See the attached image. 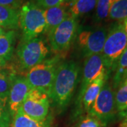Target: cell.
Here are the masks:
<instances>
[{
    "mask_svg": "<svg viewBox=\"0 0 127 127\" xmlns=\"http://www.w3.org/2000/svg\"><path fill=\"white\" fill-rule=\"evenodd\" d=\"M79 64L74 61L61 62L48 96L57 109L64 110L69 104L78 82Z\"/></svg>",
    "mask_w": 127,
    "mask_h": 127,
    "instance_id": "cell-1",
    "label": "cell"
},
{
    "mask_svg": "<svg viewBox=\"0 0 127 127\" xmlns=\"http://www.w3.org/2000/svg\"><path fill=\"white\" fill-rule=\"evenodd\" d=\"M127 47V36L122 21H117L109 28L102 51L104 65L111 73Z\"/></svg>",
    "mask_w": 127,
    "mask_h": 127,
    "instance_id": "cell-2",
    "label": "cell"
},
{
    "mask_svg": "<svg viewBox=\"0 0 127 127\" xmlns=\"http://www.w3.org/2000/svg\"><path fill=\"white\" fill-rule=\"evenodd\" d=\"M19 27L22 31L21 40H31L44 32L45 20L44 9L37 6L32 1L22 5L19 11Z\"/></svg>",
    "mask_w": 127,
    "mask_h": 127,
    "instance_id": "cell-3",
    "label": "cell"
},
{
    "mask_svg": "<svg viewBox=\"0 0 127 127\" xmlns=\"http://www.w3.org/2000/svg\"><path fill=\"white\" fill-rule=\"evenodd\" d=\"M60 63L61 57L57 55L45 59L28 70L26 78L32 88L41 90L48 94Z\"/></svg>",
    "mask_w": 127,
    "mask_h": 127,
    "instance_id": "cell-4",
    "label": "cell"
},
{
    "mask_svg": "<svg viewBox=\"0 0 127 127\" xmlns=\"http://www.w3.org/2000/svg\"><path fill=\"white\" fill-rule=\"evenodd\" d=\"M48 52L47 47L40 37L21 40L16 51L19 66L23 70H29L44 61Z\"/></svg>",
    "mask_w": 127,
    "mask_h": 127,
    "instance_id": "cell-5",
    "label": "cell"
},
{
    "mask_svg": "<svg viewBox=\"0 0 127 127\" xmlns=\"http://www.w3.org/2000/svg\"><path fill=\"white\" fill-rule=\"evenodd\" d=\"M78 31V18L69 15L48 36L52 50L59 53L68 50L76 38Z\"/></svg>",
    "mask_w": 127,
    "mask_h": 127,
    "instance_id": "cell-6",
    "label": "cell"
},
{
    "mask_svg": "<svg viewBox=\"0 0 127 127\" xmlns=\"http://www.w3.org/2000/svg\"><path fill=\"white\" fill-rule=\"evenodd\" d=\"M117 112L114 90L107 80L88 113L98 119L106 126L114 118Z\"/></svg>",
    "mask_w": 127,
    "mask_h": 127,
    "instance_id": "cell-7",
    "label": "cell"
},
{
    "mask_svg": "<svg viewBox=\"0 0 127 127\" xmlns=\"http://www.w3.org/2000/svg\"><path fill=\"white\" fill-rule=\"evenodd\" d=\"M107 74H110V73L105 67L102 53L91 55L86 57L83 68L81 87L76 101V107L78 112H80L82 97L88 85L98 78Z\"/></svg>",
    "mask_w": 127,
    "mask_h": 127,
    "instance_id": "cell-8",
    "label": "cell"
},
{
    "mask_svg": "<svg viewBox=\"0 0 127 127\" xmlns=\"http://www.w3.org/2000/svg\"><path fill=\"white\" fill-rule=\"evenodd\" d=\"M108 29L105 27L83 29L78 32L77 42L84 57L102 53Z\"/></svg>",
    "mask_w": 127,
    "mask_h": 127,
    "instance_id": "cell-9",
    "label": "cell"
},
{
    "mask_svg": "<svg viewBox=\"0 0 127 127\" xmlns=\"http://www.w3.org/2000/svg\"><path fill=\"white\" fill-rule=\"evenodd\" d=\"M50 106V98L47 93L32 88L21 108L31 118L41 121L47 117Z\"/></svg>",
    "mask_w": 127,
    "mask_h": 127,
    "instance_id": "cell-10",
    "label": "cell"
},
{
    "mask_svg": "<svg viewBox=\"0 0 127 127\" xmlns=\"http://www.w3.org/2000/svg\"><path fill=\"white\" fill-rule=\"evenodd\" d=\"M31 90V86L26 77L14 74L12 78L8 97L9 111L12 118L18 109L21 107Z\"/></svg>",
    "mask_w": 127,
    "mask_h": 127,
    "instance_id": "cell-11",
    "label": "cell"
},
{
    "mask_svg": "<svg viewBox=\"0 0 127 127\" xmlns=\"http://www.w3.org/2000/svg\"><path fill=\"white\" fill-rule=\"evenodd\" d=\"M68 6L65 3L44 10L45 28L44 34L47 37L54 31L56 28L70 15L67 9Z\"/></svg>",
    "mask_w": 127,
    "mask_h": 127,
    "instance_id": "cell-12",
    "label": "cell"
},
{
    "mask_svg": "<svg viewBox=\"0 0 127 127\" xmlns=\"http://www.w3.org/2000/svg\"><path fill=\"white\" fill-rule=\"evenodd\" d=\"M109 74L101 76L88 85L82 97L80 111L83 109L86 112H89L105 82L109 79Z\"/></svg>",
    "mask_w": 127,
    "mask_h": 127,
    "instance_id": "cell-13",
    "label": "cell"
},
{
    "mask_svg": "<svg viewBox=\"0 0 127 127\" xmlns=\"http://www.w3.org/2000/svg\"><path fill=\"white\" fill-rule=\"evenodd\" d=\"M51 123L52 118L50 116H47L44 120H36L24 114L20 107L12 118L11 126L12 127H50Z\"/></svg>",
    "mask_w": 127,
    "mask_h": 127,
    "instance_id": "cell-14",
    "label": "cell"
},
{
    "mask_svg": "<svg viewBox=\"0 0 127 127\" xmlns=\"http://www.w3.org/2000/svg\"><path fill=\"white\" fill-rule=\"evenodd\" d=\"M0 27L15 31L19 27V11L0 5Z\"/></svg>",
    "mask_w": 127,
    "mask_h": 127,
    "instance_id": "cell-15",
    "label": "cell"
},
{
    "mask_svg": "<svg viewBox=\"0 0 127 127\" xmlns=\"http://www.w3.org/2000/svg\"><path fill=\"white\" fill-rule=\"evenodd\" d=\"M16 35V31H9L0 36V58L5 62L11 60L13 57Z\"/></svg>",
    "mask_w": 127,
    "mask_h": 127,
    "instance_id": "cell-16",
    "label": "cell"
},
{
    "mask_svg": "<svg viewBox=\"0 0 127 127\" xmlns=\"http://www.w3.org/2000/svg\"><path fill=\"white\" fill-rule=\"evenodd\" d=\"M112 71L114 72V75L112 86L115 90L120 83L127 77V47L119 58Z\"/></svg>",
    "mask_w": 127,
    "mask_h": 127,
    "instance_id": "cell-17",
    "label": "cell"
},
{
    "mask_svg": "<svg viewBox=\"0 0 127 127\" xmlns=\"http://www.w3.org/2000/svg\"><path fill=\"white\" fill-rule=\"evenodd\" d=\"M97 0H77L70 5L69 14L75 18L83 16L95 9Z\"/></svg>",
    "mask_w": 127,
    "mask_h": 127,
    "instance_id": "cell-18",
    "label": "cell"
},
{
    "mask_svg": "<svg viewBox=\"0 0 127 127\" xmlns=\"http://www.w3.org/2000/svg\"><path fill=\"white\" fill-rule=\"evenodd\" d=\"M117 110L121 113L127 109V77L120 83L114 91Z\"/></svg>",
    "mask_w": 127,
    "mask_h": 127,
    "instance_id": "cell-19",
    "label": "cell"
},
{
    "mask_svg": "<svg viewBox=\"0 0 127 127\" xmlns=\"http://www.w3.org/2000/svg\"><path fill=\"white\" fill-rule=\"evenodd\" d=\"M108 16L111 20L124 21L127 17V0H114Z\"/></svg>",
    "mask_w": 127,
    "mask_h": 127,
    "instance_id": "cell-20",
    "label": "cell"
},
{
    "mask_svg": "<svg viewBox=\"0 0 127 127\" xmlns=\"http://www.w3.org/2000/svg\"><path fill=\"white\" fill-rule=\"evenodd\" d=\"M14 73L3 68L0 69V97L8 100L12 78Z\"/></svg>",
    "mask_w": 127,
    "mask_h": 127,
    "instance_id": "cell-21",
    "label": "cell"
},
{
    "mask_svg": "<svg viewBox=\"0 0 127 127\" xmlns=\"http://www.w3.org/2000/svg\"><path fill=\"white\" fill-rule=\"evenodd\" d=\"M114 1V0H97L94 18L96 22H100L107 18Z\"/></svg>",
    "mask_w": 127,
    "mask_h": 127,
    "instance_id": "cell-22",
    "label": "cell"
},
{
    "mask_svg": "<svg viewBox=\"0 0 127 127\" xmlns=\"http://www.w3.org/2000/svg\"><path fill=\"white\" fill-rule=\"evenodd\" d=\"M12 116L9 111L8 100L0 97V127H9Z\"/></svg>",
    "mask_w": 127,
    "mask_h": 127,
    "instance_id": "cell-23",
    "label": "cell"
},
{
    "mask_svg": "<svg viewBox=\"0 0 127 127\" xmlns=\"http://www.w3.org/2000/svg\"><path fill=\"white\" fill-rule=\"evenodd\" d=\"M102 123L95 117L88 113L78 122L76 127H103Z\"/></svg>",
    "mask_w": 127,
    "mask_h": 127,
    "instance_id": "cell-24",
    "label": "cell"
},
{
    "mask_svg": "<svg viewBox=\"0 0 127 127\" xmlns=\"http://www.w3.org/2000/svg\"><path fill=\"white\" fill-rule=\"evenodd\" d=\"M32 1L41 9L45 10L62 4L64 3L65 0H33Z\"/></svg>",
    "mask_w": 127,
    "mask_h": 127,
    "instance_id": "cell-25",
    "label": "cell"
},
{
    "mask_svg": "<svg viewBox=\"0 0 127 127\" xmlns=\"http://www.w3.org/2000/svg\"><path fill=\"white\" fill-rule=\"evenodd\" d=\"M23 1V0H0V5L18 10L22 6Z\"/></svg>",
    "mask_w": 127,
    "mask_h": 127,
    "instance_id": "cell-26",
    "label": "cell"
},
{
    "mask_svg": "<svg viewBox=\"0 0 127 127\" xmlns=\"http://www.w3.org/2000/svg\"><path fill=\"white\" fill-rule=\"evenodd\" d=\"M119 116L121 118L119 127H127V109L119 113Z\"/></svg>",
    "mask_w": 127,
    "mask_h": 127,
    "instance_id": "cell-27",
    "label": "cell"
},
{
    "mask_svg": "<svg viewBox=\"0 0 127 127\" xmlns=\"http://www.w3.org/2000/svg\"><path fill=\"white\" fill-rule=\"evenodd\" d=\"M123 25H124V31H125V32L127 34V17L124 21H122Z\"/></svg>",
    "mask_w": 127,
    "mask_h": 127,
    "instance_id": "cell-28",
    "label": "cell"
},
{
    "mask_svg": "<svg viewBox=\"0 0 127 127\" xmlns=\"http://www.w3.org/2000/svg\"><path fill=\"white\" fill-rule=\"evenodd\" d=\"M6 62H5L4 59L0 58V69L3 68L5 65H6Z\"/></svg>",
    "mask_w": 127,
    "mask_h": 127,
    "instance_id": "cell-29",
    "label": "cell"
},
{
    "mask_svg": "<svg viewBox=\"0 0 127 127\" xmlns=\"http://www.w3.org/2000/svg\"><path fill=\"white\" fill-rule=\"evenodd\" d=\"M76 1H77V0H65L64 2H66V4L68 6H70L71 4H72L73 2H75Z\"/></svg>",
    "mask_w": 127,
    "mask_h": 127,
    "instance_id": "cell-30",
    "label": "cell"
},
{
    "mask_svg": "<svg viewBox=\"0 0 127 127\" xmlns=\"http://www.w3.org/2000/svg\"><path fill=\"white\" fill-rule=\"evenodd\" d=\"M4 32H5L4 30V29H3L1 27H0V36H1L3 34H4Z\"/></svg>",
    "mask_w": 127,
    "mask_h": 127,
    "instance_id": "cell-31",
    "label": "cell"
}]
</instances>
